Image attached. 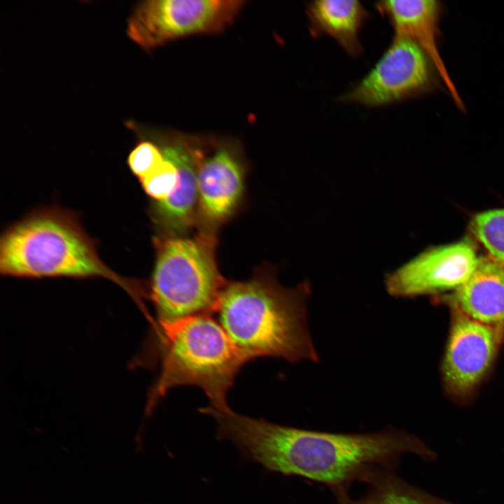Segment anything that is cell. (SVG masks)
<instances>
[{
    "label": "cell",
    "instance_id": "obj_15",
    "mask_svg": "<svg viewBox=\"0 0 504 504\" xmlns=\"http://www.w3.org/2000/svg\"><path fill=\"white\" fill-rule=\"evenodd\" d=\"M370 484L365 494L351 499L346 488L332 491L338 504H451L416 489L388 468L374 469L364 480Z\"/></svg>",
    "mask_w": 504,
    "mask_h": 504
},
{
    "label": "cell",
    "instance_id": "obj_6",
    "mask_svg": "<svg viewBox=\"0 0 504 504\" xmlns=\"http://www.w3.org/2000/svg\"><path fill=\"white\" fill-rule=\"evenodd\" d=\"M242 0H151L139 3L128 22L131 39L150 50L183 36L223 31L233 23Z\"/></svg>",
    "mask_w": 504,
    "mask_h": 504
},
{
    "label": "cell",
    "instance_id": "obj_5",
    "mask_svg": "<svg viewBox=\"0 0 504 504\" xmlns=\"http://www.w3.org/2000/svg\"><path fill=\"white\" fill-rule=\"evenodd\" d=\"M155 247L150 298L157 323L214 314L227 282L216 262L213 234L161 237Z\"/></svg>",
    "mask_w": 504,
    "mask_h": 504
},
{
    "label": "cell",
    "instance_id": "obj_12",
    "mask_svg": "<svg viewBox=\"0 0 504 504\" xmlns=\"http://www.w3.org/2000/svg\"><path fill=\"white\" fill-rule=\"evenodd\" d=\"M386 17L395 35L415 42L428 57L459 109L465 106L442 58L438 45L440 2L434 0H389L375 4Z\"/></svg>",
    "mask_w": 504,
    "mask_h": 504
},
{
    "label": "cell",
    "instance_id": "obj_17",
    "mask_svg": "<svg viewBox=\"0 0 504 504\" xmlns=\"http://www.w3.org/2000/svg\"><path fill=\"white\" fill-rule=\"evenodd\" d=\"M179 181L178 168L164 156L162 163L141 183L148 196L156 202H161L169 198L176 190Z\"/></svg>",
    "mask_w": 504,
    "mask_h": 504
},
{
    "label": "cell",
    "instance_id": "obj_7",
    "mask_svg": "<svg viewBox=\"0 0 504 504\" xmlns=\"http://www.w3.org/2000/svg\"><path fill=\"white\" fill-rule=\"evenodd\" d=\"M431 66L415 42L395 35L371 71L340 99L370 107L400 102L429 87Z\"/></svg>",
    "mask_w": 504,
    "mask_h": 504
},
{
    "label": "cell",
    "instance_id": "obj_10",
    "mask_svg": "<svg viewBox=\"0 0 504 504\" xmlns=\"http://www.w3.org/2000/svg\"><path fill=\"white\" fill-rule=\"evenodd\" d=\"M503 337L454 309L442 368L451 396L463 398L475 391L491 368Z\"/></svg>",
    "mask_w": 504,
    "mask_h": 504
},
{
    "label": "cell",
    "instance_id": "obj_13",
    "mask_svg": "<svg viewBox=\"0 0 504 504\" xmlns=\"http://www.w3.org/2000/svg\"><path fill=\"white\" fill-rule=\"evenodd\" d=\"M454 309L504 335V264L479 258L470 277L452 295Z\"/></svg>",
    "mask_w": 504,
    "mask_h": 504
},
{
    "label": "cell",
    "instance_id": "obj_14",
    "mask_svg": "<svg viewBox=\"0 0 504 504\" xmlns=\"http://www.w3.org/2000/svg\"><path fill=\"white\" fill-rule=\"evenodd\" d=\"M306 13L313 35L334 38L351 56L363 52L360 31L368 13L359 1L317 0L309 1Z\"/></svg>",
    "mask_w": 504,
    "mask_h": 504
},
{
    "label": "cell",
    "instance_id": "obj_8",
    "mask_svg": "<svg viewBox=\"0 0 504 504\" xmlns=\"http://www.w3.org/2000/svg\"><path fill=\"white\" fill-rule=\"evenodd\" d=\"M479 259L466 241L428 249L386 275V291L396 298L454 291L470 277Z\"/></svg>",
    "mask_w": 504,
    "mask_h": 504
},
{
    "label": "cell",
    "instance_id": "obj_1",
    "mask_svg": "<svg viewBox=\"0 0 504 504\" xmlns=\"http://www.w3.org/2000/svg\"><path fill=\"white\" fill-rule=\"evenodd\" d=\"M219 439L233 442L243 456L268 471L326 484L332 489L364 480L376 468H391L404 454L430 458L416 437L389 428L382 431L338 433L279 425L239 414L230 408H206Z\"/></svg>",
    "mask_w": 504,
    "mask_h": 504
},
{
    "label": "cell",
    "instance_id": "obj_18",
    "mask_svg": "<svg viewBox=\"0 0 504 504\" xmlns=\"http://www.w3.org/2000/svg\"><path fill=\"white\" fill-rule=\"evenodd\" d=\"M164 161L160 148L154 142L144 141L131 151L128 164L141 181L152 174Z\"/></svg>",
    "mask_w": 504,
    "mask_h": 504
},
{
    "label": "cell",
    "instance_id": "obj_3",
    "mask_svg": "<svg viewBox=\"0 0 504 504\" xmlns=\"http://www.w3.org/2000/svg\"><path fill=\"white\" fill-rule=\"evenodd\" d=\"M0 271L19 277H103L138 302L144 293L139 282L119 275L102 261L94 241L72 213L57 208L35 211L5 231Z\"/></svg>",
    "mask_w": 504,
    "mask_h": 504
},
{
    "label": "cell",
    "instance_id": "obj_16",
    "mask_svg": "<svg viewBox=\"0 0 504 504\" xmlns=\"http://www.w3.org/2000/svg\"><path fill=\"white\" fill-rule=\"evenodd\" d=\"M470 226L472 233L491 258L504 264V208L476 214Z\"/></svg>",
    "mask_w": 504,
    "mask_h": 504
},
{
    "label": "cell",
    "instance_id": "obj_9",
    "mask_svg": "<svg viewBox=\"0 0 504 504\" xmlns=\"http://www.w3.org/2000/svg\"><path fill=\"white\" fill-rule=\"evenodd\" d=\"M136 129L152 139L163 155L178 168L180 181L176 190L167 200L156 202L155 214L170 233H179L192 225L198 206L197 173L211 136L186 134L138 126Z\"/></svg>",
    "mask_w": 504,
    "mask_h": 504
},
{
    "label": "cell",
    "instance_id": "obj_2",
    "mask_svg": "<svg viewBox=\"0 0 504 504\" xmlns=\"http://www.w3.org/2000/svg\"><path fill=\"white\" fill-rule=\"evenodd\" d=\"M308 281L281 285L272 270L227 282L214 314L245 363L269 356L318 361L307 318Z\"/></svg>",
    "mask_w": 504,
    "mask_h": 504
},
{
    "label": "cell",
    "instance_id": "obj_11",
    "mask_svg": "<svg viewBox=\"0 0 504 504\" xmlns=\"http://www.w3.org/2000/svg\"><path fill=\"white\" fill-rule=\"evenodd\" d=\"M240 144L211 136L197 173L198 209L209 224L227 219L244 192L245 165Z\"/></svg>",
    "mask_w": 504,
    "mask_h": 504
},
{
    "label": "cell",
    "instance_id": "obj_4",
    "mask_svg": "<svg viewBox=\"0 0 504 504\" xmlns=\"http://www.w3.org/2000/svg\"><path fill=\"white\" fill-rule=\"evenodd\" d=\"M161 368L147 402L150 413L172 388L203 390L211 405L225 410L227 393L245 363L220 323L209 314L156 323Z\"/></svg>",
    "mask_w": 504,
    "mask_h": 504
}]
</instances>
